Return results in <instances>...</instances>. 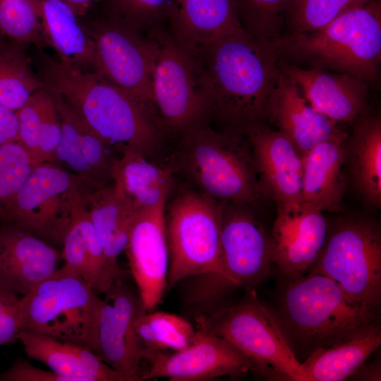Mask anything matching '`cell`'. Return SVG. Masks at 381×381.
Listing matches in <instances>:
<instances>
[{
    "mask_svg": "<svg viewBox=\"0 0 381 381\" xmlns=\"http://www.w3.org/2000/svg\"><path fill=\"white\" fill-rule=\"evenodd\" d=\"M87 188L78 177L56 163L37 164L3 205L2 222L61 248L74 207Z\"/></svg>",
    "mask_w": 381,
    "mask_h": 381,
    "instance_id": "obj_11",
    "label": "cell"
},
{
    "mask_svg": "<svg viewBox=\"0 0 381 381\" xmlns=\"http://www.w3.org/2000/svg\"><path fill=\"white\" fill-rule=\"evenodd\" d=\"M340 214L329 220L324 247L306 272L329 277L356 301L380 310V224L366 214Z\"/></svg>",
    "mask_w": 381,
    "mask_h": 381,
    "instance_id": "obj_7",
    "label": "cell"
},
{
    "mask_svg": "<svg viewBox=\"0 0 381 381\" xmlns=\"http://www.w3.org/2000/svg\"><path fill=\"white\" fill-rule=\"evenodd\" d=\"M279 66L313 108L338 123L350 125L371 110L373 87L360 79L324 69L300 67L281 57Z\"/></svg>",
    "mask_w": 381,
    "mask_h": 381,
    "instance_id": "obj_19",
    "label": "cell"
},
{
    "mask_svg": "<svg viewBox=\"0 0 381 381\" xmlns=\"http://www.w3.org/2000/svg\"><path fill=\"white\" fill-rule=\"evenodd\" d=\"M3 38H4V35L0 32V42L4 40Z\"/></svg>",
    "mask_w": 381,
    "mask_h": 381,
    "instance_id": "obj_46",
    "label": "cell"
},
{
    "mask_svg": "<svg viewBox=\"0 0 381 381\" xmlns=\"http://www.w3.org/2000/svg\"><path fill=\"white\" fill-rule=\"evenodd\" d=\"M61 260L58 248L0 222V289L23 296L55 272Z\"/></svg>",
    "mask_w": 381,
    "mask_h": 381,
    "instance_id": "obj_20",
    "label": "cell"
},
{
    "mask_svg": "<svg viewBox=\"0 0 381 381\" xmlns=\"http://www.w3.org/2000/svg\"><path fill=\"white\" fill-rule=\"evenodd\" d=\"M83 199L109 270L115 277L124 278L127 273L119 266L118 259L128 244L134 213L117 195L111 184L87 188Z\"/></svg>",
    "mask_w": 381,
    "mask_h": 381,
    "instance_id": "obj_28",
    "label": "cell"
},
{
    "mask_svg": "<svg viewBox=\"0 0 381 381\" xmlns=\"http://www.w3.org/2000/svg\"><path fill=\"white\" fill-rule=\"evenodd\" d=\"M166 202L135 212L125 251L138 296L146 311L155 308L167 289L169 254Z\"/></svg>",
    "mask_w": 381,
    "mask_h": 381,
    "instance_id": "obj_16",
    "label": "cell"
},
{
    "mask_svg": "<svg viewBox=\"0 0 381 381\" xmlns=\"http://www.w3.org/2000/svg\"><path fill=\"white\" fill-rule=\"evenodd\" d=\"M169 254L167 288L195 275H209L222 290L231 287L222 262L221 203L201 193L178 195L166 217Z\"/></svg>",
    "mask_w": 381,
    "mask_h": 381,
    "instance_id": "obj_9",
    "label": "cell"
},
{
    "mask_svg": "<svg viewBox=\"0 0 381 381\" xmlns=\"http://www.w3.org/2000/svg\"><path fill=\"white\" fill-rule=\"evenodd\" d=\"M365 362L350 377L356 380H380L381 367L380 358L365 364Z\"/></svg>",
    "mask_w": 381,
    "mask_h": 381,
    "instance_id": "obj_43",
    "label": "cell"
},
{
    "mask_svg": "<svg viewBox=\"0 0 381 381\" xmlns=\"http://www.w3.org/2000/svg\"><path fill=\"white\" fill-rule=\"evenodd\" d=\"M18 141L16 111L0 104V145Z\"/></svg>",
    "mask_w": 381,
    "mask_h": 381,
    "instance_id": "obj_42",
    "label": "cell"
},
{
    "mask_svg": "<svg viewBox=\"0 0 381 381\" xmlns=\"http://www.w3.org/2000/svg\"><path fill=\"white\" fill-rule=\"evenodd\" d=\"M49 92L55 102L61 128L54 163L75 175L90 188L111 184L120 152L95 133L64 100Z\"/></svg>",
    "mask_w": 381,
    "mask_h": 381,
    "instance_id": "obj_18",
    "label": "cell"
},
{
    "mask_svg": "<svg viewBox=\"0 0 381 381\" xmlns=\"http://www.w3.org/2000/svg\"><path fill=\"white\" fill-rule=\"evenodd\" d=\"M286 62L346 74L377 86L381 64V0H369L316 30L284 36Z\"/></svg>",
    "mask_w": 381,
    "mask_h": 381,
    "instance_id": "obj_4",
    "label": "cell"
},
{
    "mask_svg": "<svg viewBox=\"0 0 381 381\" xmlns=\"http://www.w3.org/2000/svg\"><path fill=\"white\" fill-rule=\"evenodd\" d=\"M113 11L143 30L169 19L172 0H111Z\"/></svg>",
    "mask_w": 381,
    "mask_h": 381,
    "instance_id": "obj_39",
    "label": "cell"
},
{
    "mask_svg": "<svg viewBox=\"0 0 381 381\" xmlns=\"http://www.w3.org/2000/svg\"><path fill=\"white\" fill-rule=\"evenodd\" d=\"M192 343L180 351L146 353L150 366L139 380L169 378L171 381H199L229 376L238 377L253 371L252 361L225 339L195 327Z\"/></svg>",
    "mask_w": 381,
    "mask_h": 381,
    "instance_id": "obj_14",
    "label": "cell"
},
{
    "mask_svg": "<svg viewBox=\"0 0 381 381\" xmlns=\"http://www.w3.org/2000/svg\"><path fill=\"white\" fill-rule=\"evenodd\" d=\"M221 203L222 262L231 286L254 288L271 273L273 261L271 230L253 206Z\"/></svg>",
    "mask_w": 381,
    "mask_h": 381,
    "instance_id": "obj_13",
    "label": "cell"
},
{
    "mask_svg": "<svg viewBox=\"0 0 381 381\" xmlns=\"http://www.w3.org/2000/svg\"><path fill=\"white\" fill-rule=\"evenodd\" d=\"M253 152L261 186L277 212L301 207L302 157L283 134L261 123L246 129Z\"/></svg>",
    "mask_w": 381,
    "mask_h": 381,
    "instance_id": "obj_17",
    "label": "cell"
},
{
    "mask_svg": "<svg viewBox=\"0 0 381 381\" xmlns=\"http://www.w3.org/2000/svg\"><path fill=\"white\" fill-rule=\"evenodd\" d=\"M102 301L92 288L62 265L20 296L21 329L81 345L97 355Z\"/></svg>",
    "mask_w": 381,
    "mask_h": 381,
    "instance_id": "obj_8",
    "label": "cell"
},
{
    "mask_svg": "<svg viewBox=\"0 0 381 381\" xmlns=\"http://www.w3.org/2000/svg\"><path fill=\"white\" fill-rule=\"evenodd\" d=\"M290 0H237L238 16L245 31L279 51Z\"/></svg>",
    "mask_w": 381,
    "mask_h": 381,
    "instance_id": "obj_33",
    "label": "cell"
},
{
    "mask_svg": "<svg viewBox=\"0 0 381 381\" xmlns=\"http://www.w3.org/2000/svg\"><path fill=\"white\" fill-rule=\"evenodd\" d=\"M154 49L152 105L162 130L183 133L207 121L200 72L192 49L159 26L149 30Z\"/></svg>",
    "mask_w": 381,
    "mask_h": 381,
    "instance_id": "obj_10",
    "label": "cell"
},
{
    "mask_svg": "<svg viewBox=\"0 0 381 381\" xmlns=\"http://www.w3.org/2000/svg\"><path fill=\"white\" fill-rule=\"evenodd\" d=\"M23 44L0 42V104L19 109L43 83L31 66Z\"/></svg>",
    "mask_w": 381,
    "mask_h": 381,
    "instance_id": "obj_31",
    "label": "cell"
},
{
    "mask_svg": "<svg viewBox=\"0 0 381 381\" xmlns=\"http://www.w3.org/2000/svg\"><path fill=\"white\" fill-rule=\"evenodd\" d=\"M61 259L71 269L97 293H104L102 284L91 262L85 239L73 219L64 236Z\"/></svg>",
    "mask_w": 381,
    "mask_h": 381,
    "instance_id": "obj_37",
    "label": "cell"
},
{
    "mask_svg": "<svg viewBox=\"0 0 381 381\" xmlns=\"http://www.w3.org/2000/svg\"><path fill=\"white\" fill-rule=\"evenodd\" d=\"M113 13L85 25L95 46L93 72L133 95L155 114L152 99V42L149 35H142V30L114 11Z\"/></svg>",
    "mask_w": 381,
    "mask_h": 381,
    "instance_id": "obj_12",
    "label": "cell"
},
{
    "mask_svg": "<svg viewBox=\"0 0 381 381\" xmlns=\"http://www.w3.org/2000/svg\"><path fill=\"white\" fill-rule=\"evenodd\" d=\"M4 218V208L2 204L0 202V222L3 221Z\"/></svg>",
    "mask_w": 381,
    "mask_h": 381,
    "instance_id": "obj_45",
    "label": "cell"
},
{
    "mask_svg": "<svg viewBox=\"0 0 381 381\" xmlns=\"http://www.w3.org/2000/svg\"><path fill=\"white\" fill-rule=\"evenodd\" d=\"M44 43L59 60L93 71L95 46L81 18L61 0H37Z\"/></svg>",
    "mask_w": 381,
    "mask_h": 381,
    "instance_id": "obj_27",
    "label": "cell"
},
{
    "mask_svg": "<svg viewBox=\"0 0 381 381\" xmlns=\"http://www.w3.org/2000/svg\"><path fill=\"white\" fill-rule=\"evenodd\" d=\"M38 75L46 90L64 100L120 153L132 150L147 156L157 146L163 130L155 114L95 72L42 53Z\"/></svg>",
    "mask_w": 381,
    "mask_h": 381,
    "instance_id": "obj_3",
    "label": "cell"
},
{
    "mask_svg": "<svg viewBox=\"0 0 381 381\" xmlns=\"http://www.w3.org/2000/svg\"><path fill=\"white\" fill-rule=\"evenodd\" d=\"M36 166L18 142L0 145V202L5 205Z\"/></svg>",
    "mask_w": 381,
    "mask_h": 381,
    "instance_id": "obj_36",
    "label": "cell"
},
{
    "mask_svg": "<svg viewBox=\"0 0 381 381\" xmlns=\"http://www.w3.org/2000/svg\"><path fill=\"white\" fill-rule=\"evenodd\" d=\"M20 329V296L0 289V346L14 343Z\"/></svg>",
    "mask_w": 381,
    "mask_h": 381,
    "instance_id": "obj_40",
    "label": "cell"
},
{
    "mask_svg": "<svg viewBox=\"0 0 381 381\" xmlns=\"http://www.w3.org/2000/svg\"><path fill=\"white\" fill-rule=\"evenodd\" d=\"M347 131L325 140L302 156L301 206L342 213L348 186L344 148Z\"/></svg>",
    "mask_w": 381,
    "mask_h": 381,
    "instance_id": "obj_23",
    "label": "cell"
},
{
    "mask_svg": "<svg viewBox=\"0 0 381 381\" xmlns=\"http://www.w3.org/2000/svg\"><path fill=\"white\" fill-rule=\"evenodd\" d=\"M196 327L219 336L253 363V373L271 380L303 381L302 363L294 354L272 308L247 288L237 303L196 317Z\"/></svg>",
    "mask_w": 381,
    "mask_h": 381,
    "instance_id": "obj_6",
    "label": "cell"
},
{
    "mask_svg": "<svg viewBox=\"0 0 381 381\" xmlns=\"http://www.w3.org/2000/svg\"><path fill=\"white\" fill-rule=\"evenodd\" d=\"M369 0H290L287 6L284 35L320 29L332 20Z\"/></svg>",
    "mask_w": 381,
    "mask_h": 381,
    "instance_id": "obj_34",
    "label": "cell"
},
{
    "mask_svg": "<svg viewBox=\"0 0 381 381\" xmlns=\"http://www.w3.org/2000/svg\"><path fill=\"white\" fill-rule=\"evenodd\" d=\"M135 330L146 353L176 351L189 346L195 337V328L186 319L165 312L147 313L140 310L135 319Z\"/></svg>",
    "mask_w": 381,
    "mask_h": 381,
    "instance_id": "obj_32",
    "label": "cell"
},
{
    "mask_svg": "<svg viewBox=\"0 0 381 381\" xmlns=\"http://www.w3.org/2000/svg\"><path fill=\"white\" fill-rule=\"evenodd\" d=\"M329 219L324 212L301 206L277 212L271 229L274 265L279 273L306 272L325 243Z\"/></svg>",
    "mask_w": 381,
    "mask_h": 381,
    "instance_id": "obj_22",
    "label": "cell"
},
{
    "mask_svg": "<svg viewBox=\"0 0 381 381\" xmlns=\"http://www.w3.org/2000/svg\"><path fill=\"white\" fill-rule=\"evenodd\" d=\"M97 326V356L128 381H139L144 351L135 330L143 308L138 294L117 278L104 294Z\"/></svg>",
    "mask_w": 381,
    "mask_h": 381,
    "instance_id": "obj_15",
    "label": "cell"
},
{
    "mask_svg": "<svg viewBox=\"0 0 381 381\" xmlns=\"http://www.w3.org/2000/svg\"><path fill=\"white\" fill-rule=\"evenodd\" d=\"M192 50L200 67L207 119L241 133L268 124L269 102L280 72L277 49L244 30Z\"/></svg>",
    "mask_w": 381,
    "mask_h": 381,
    "instance_id": "obj_1",
    "label": "cell"
},
{
    "mask_svg": "<svg viewBox=\"0 0 381 381\" xmlns=\"http://www.w3.org/2000/svg\"><path fill=\"white\" fill-rule=\"evenodd\" d=\"M81 18L100 0H61Z\"/></svg>",
    "mask_w": 381,
    "mask_h": 381,
    "instance_id": "obj_44",
    "label": "cell"
},
{
    "mask_svg": "<svg viewBox=\"0 0 381 381\" xmlns=\"http://www.w3.org/2000/svg\"><path fill=\"white\" fill-rule=\"evenodd\" d=\"M267 123L277 128L301 157L318 143L346 130L313 108L280 69L268 106Z\"/></svg>",
    "mask_w": 381,
    "mask_h": 381,
    "instance_id": "obj_21",
    "label": "cell"
},
{
    "mask_svg": "<svg viewBox=\"0 0 381 381\" xmlns=\"http://www.w3.org/2000/svg\"><path fill=\"white\" fill-rule=\"evenodd\" d=\"M172 181L171 169L154 164L138 152L125 150L114 167L111 185L135 213L166 202Z\"/></svg>",
    "mask_w": 381,
    "mask_h": 381,
    "instance_id": "obj_26",
    "label": "cell"
},
{
    "mask_svg": "<svg viewBox=\"0 0 381 381\" xmlns=\"http://www.w3.org/2000/svg\"><path fill=\"white\" fill-rule=\"evenodd\" d=\"M49 97L50 94L45 88L41 89L35 92L16 111L18 142L29 154L35 164L40 128Z\"/></svg>",
    "mask_w": 381,
    "mask_h": 381,
    "instance_id": "obj_38",
    "label": "cell"
},
{
    "mask_svg": "<svg viewBox=\"0 0 381 381\" xmlns=\"http://www.w3.org/2000/svg\"><path fill=\"white\" fill-rule=\"evenodd\" d=\"M181 134L179 164L201 193L219 202L253 207L270 200L243 133L219 131L204 121Z\"/></svg>",
    "mask_w": 381,
    "mask_h": 381,
    "instance_id": "obj_5",
    "label": "cell"
},
{
    "mask_svg": "<svg viewBox=\"0 0 381 381\" xmlns=\"http://www.w3.org/2000/svg\"><path fill=\"white\" fill-rule=\"evenodd\" d=\"M27 356L47 365L66 381H92L83 361L85 346L28 329L18 336Z\"/></svg>",
    "mask_w": 381,
    "mask_h": 381,
    "instance_id": "obj_30",
    "label": "cell"
},
{
    "mask_svg": "<svg viewBox=\"0 0 381 381\" xmlns=\"http://www.w3.org/2000/svg\"><path fill=\"white\" fill-rule=\"evenodd\" d=\"M271 308L301 363L318 349L381 325L380 310L356 301L334 280L317 273H279Z\"/></svg>",
    "mask_w": 381,
    "mask_h": 381,
    "instance_id": "obj_2",
    "label": "cell"
},
{
    "mask_svg": "<svg viewBox=\"0 0 381 381\" xmlns=\"http://www.w3.org/2000/svg\"><path fill=\"white\" fill-rule=\"evenodd\" d=\"M381 345V325L350 340L314 351L303 362V381H341Z\"/></svg>",
    "mask_w": 381,
    "mask_h": 381,
    "instance_id": "obj_29",
    "label": "cell"
},
{
    "mask_svg": "<svg viewBox=\"0 0 381 381\" xmlns=\"http://www.w3.org/2000/svg\"><path fill=\"white\" fill-rule=\"evenodd\" d=\"M0 381H66V380L51 370H42L26 360L18 359L6 370L0 373Z\"/></svg>",
    "mask_w": 381,
    "mask_h": 381,
    "instance_id": "obj_41",
    "label": "cell"
},
{
    "mask_svg": "<svg viewBox=\"0 0 381 381\" xmlns=\"http://www.w3.org/2000/svg\"><path fill=\"white\" fill-rule=\"evenodd\" d=\"M169 19L173 36L192 49L245 30L237 0H172Z\"/></svg>",
    "mask_w": 381,
    "mask_h": 381,
    "instance_id": "obj_25",
    "label": "cell"
},
{
    "mask_svg": "<svg viewBox=\"0 0 381 381\" xmlns=\"http://www.w3.org/2000/svg\"><path fill=\"white\" fill-rule=\"evenodd\" d=\"M344 148L348 181L367 205L381 207V117L373 110L350 125Z\"/></svg>",
    "mask_w": 381,
    "mask_h": 381,
    "instance_id": "obj_24",
    "label": "cell"
},
{
    "mask_svg": "<svg viewBox=\"0 0 381 381\" xmlns=\"http://www.w3.org/2000/svg\"><path fill=\"white\" fill-rule=\"evenodd\" d=\"M0 32L24 45L44 44L37 0H0Z\"/></svg>",
    "mask_w": 381,
    "mask_h": 381,
    "instance_id": "obj_35",
    "label": "cell"
}]
</instances>
